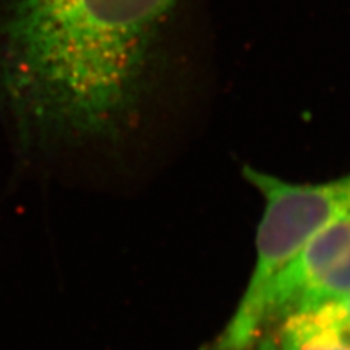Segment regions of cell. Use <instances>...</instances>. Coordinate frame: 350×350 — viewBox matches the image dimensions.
Listing matches in <instances>:
<instances>
[{"label":"cell","instance_id":"277c9868","mask_svg":"<svg viewBox=\"0 0 350 350\" xmlns=\"http://www.w3.org/2000/svg\"><path fill=\"white\" fill-rule=\"evenodd\" d=\"M350 295V248L305 292L299 301V310H310L325 304L338 302Z\"/></svg>","mask_w":350,"mask_h":350},{"label":"cell","instance_id":"3957f363","mask_svg":"<svg viewBox=\"0 0 350 350\" xmlns=\"http://www.w3.org/2000/svg\"><path fill=\"white\" fill-rule=\"evenodd\" d=\"M279 350H350V333L332 304L299 310L280 320Z\"/></svg>","mask_w":350,"mask_h":350},{"label":"cell","instance_id":"7a4b0ae2","mask_svg":"<svg viewBox=\"0 0 350 350\" xmlns=\"http://www.w3.org/2000/svg\"><path fill=\"white\" fill-rule=\"evenodd\" d=\"M245 178L265 199L257 231V262L232 321L254 330L260 327L262 291L312 235L350 216V174L321 184H295L245 167Z\"/></svg>","mask_w":350,"mask_h":350},{"label":"cell","instance_id":"5b68a950","mask_svg":"<svg viewBox=\"0 0 350 350\" xmlns=\"http://www.w3.org/2000/svg\"><path fill=\"white\" fill-rule=\"evenodd\" d=\"M332 305L338 317V320L342 321V324L346 327V330L350 333V295L342 301L333 302Z\"/></svg>","mask_w":350,"mask_h":350},{"label":"cell","instance_id":"8992f818","mask_svg":"<svg viewBox=\"0 0 350 350\" xmlns=\"http://www.w3.org/2000/svg\"><path fill=\"white\" fill-rule=\"evenodd\" d=\"M258 350H279V347L275 343V340H273V338H269V340L261 342Z\"/></svg>","mask_w":350,"mask_h":350},{"label":"cell","instance_id":"6da1fadb","mask_svg":"<svg viewBox=\"0 0 350 350\" xmlns=\"http://www.w3.org/2000/svg\"><path fill=\"white\" fill-rule=\"evenodd\" d=\"M178 0H0V120L21 159L59 168L123 130Z\"/></svg>","mask_w":350,"mask_h":350}]
</instances>
